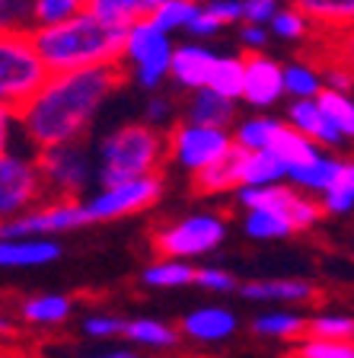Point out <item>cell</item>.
I'll list each match as a JSON object with an SVG mask.
<instances>
[{"label":"cell","instance_id":"cell-49","mask_svg":"<svg viewBox=\"0 0 354 358\" xmlns=\"http://www.w3.org/2000/svg\"><path fill=\"white\" fill-rule=\"evenodd\" d=\"M236 42L246 48V55H262L272 42V29L268 26H252V22H243L239 32H236Z\"/></svg>","mask_w":354,"mask_h":358},{"label":"cell","instance_id":"cell-6","mask_svg":"<svg viewBox=\"0 0 354 358\" xmlns=\"http://www.w3.org/2000/svg\"><path fill=\"white\" fill-rule=\"evenodd\" d=\"M223 240H227V217L217 215V211H192V215L179 217V221L156 227L154 234L156 253L185 262L217 253Z\"/></svg>","mask_w":354,"mask_h":358},{"label":"cell","instance_id":"cell-25","mask_svg":"<svg viewBox=\"0 0 354 358\" xmlns=\"http://www.w3.org/2000/svg\"><path fill=\"white\" fill-rule=\"evenodd\" d=\"M125 339L131 345H138V349L166 352L182 339V333H179L172 323L156 320V317H134V320H128V327H125Z\"/></svg>","mask_w":354,"mask_h":358},{"label":"cell","instance_id":"cell-40","mask_svg":"<svg viewBox=\"0 0 354 358\" xmlns=\"http://www.w3.org/2000/svg\"><path fill=\"white\" fill-rule=\"evenodd\" d=\"M294 358H354V343H339V339H313L303 336L294 343Z\"/></svg>","mask_w":354,"mask_h":358},{"label":"cell","instance_id":"cell-34","mask_svg":"<svg viewBox=\"0 0 354 358\" xmlns=\"http://www.w3.org/2000/svg\"><path fill=\"white\" fill-rule=\"evenodd\" d=\"M243 231L252 240H284L290 234H297L288 217L278 215V211H268V208L243 211Z\"/></svg>","mask_w":354,"mask_h":358},{"label":"cell","instance_id":"cell-14","mask_svg":"<svg viewBox=\"0 0 354 358\" xmlns=\"http://www.w3.org/2000/svg\"><path fill=\"white\" fill-rule=\"evenodd\" d=\"M217 58H221V52L211 48V42H195V38L176 42L170 80L176 83L179 90H185V93L207 90V80H211V74H214Z\"/></svg>","mask_w":354,"mask_h":358},{"label":"cell","instance_id":"cell-52","mask_svg":"<svg viewBox=\"0 0 354 358\" xmlns=\"http://www.w3.org/2000/svg\"><path fill=\"white\" fill-rule=\"evenodd\" d=\"M87 358H144V355L134 349H109V352H99V355H87Z\"/></svg>","mask_w":354,"mask_h":358},{"label":"cell","instance_id":"cell-7","mask_svg":"<svg viewBox=\"0 0 354 358\" xmlns=\"http://www.w3.org/2000/svg\"><path fill=\"white\" fill-rule=\"evenodd\" d=\"M42 58H38L32 32H3L0 36V106L20 109L45 83Z\"/></svg>","mask_w":354,"mask_h":358},{"label":"cell","instance_id":"cell-21","mask_svg":"<svg viewBox=\"0 0 354 358\" xmlns=\"http://www.w3.org/2000/svg\"><path fill=\"white\" fill-rule=\"evenodd\" d=\"M239 179H243V186L252 189L278 186V182H288V166L272 150H239Z\"/></svg>","mask_w":354,"mask_h":358},{"label":"cell","instance_id":"cell-16","mask_svg":"<svg viewBox=\"0 0 354 358\" xmlns=\"http://www.w3.org/2000/svg\"><path fill=\"white\" fill-rule=\"evenodd\" d=\"M284 122H288L294 131H300L303 138H310V141L323 150H335L345 144V138L332 128V122L325 119L319 99H294V103H288Z\"/></svg>","mask_w":354,"mask_h":358},{"label":"cell","instance_id":"cell-13","mask_svg":"<svg viewBox=\"0 0 354 358\" xmlns=\"http://www.w3.org/2000/svg\"><path fill=\"white\" fill-rule=\"evenodd\" d=\"M284 96V64L272 55H246V83H243V103L249 109H272Z\"/></svg>","mask_w":354,"mask_h":358},{"label":"cell","instance_id":"cell-33","mask_svg":"<svg viewBox=\"0 0 354 358\" xmlns=\"http://www.w3.org/2000/svg\"><path fill=\"white\" fill-rule=\"evenodd\" d=\"M272 154H278L281 160H284V166L294 170V166H303V164H310L313 157H319L323 148H316L310 138H303L300 131H294V128L284 122V125L278 128V134H274V141H272Z\"/></svg>","mask_w":354,"mask_h":358},{"label":"cell","instance_id":"cell-3","mask_svg":"<svg viewBox=\"0 0 354 358\" xmlns=\"http://www.w3.org/2000/svg\"><path fill=\"white\" fill-rule=\"evenodd\" d=\"M99 186H118L144 176H163L170 164L166 131H156L147 122H125L99 138L96 148Z\"/></svg>","mask_w":354,"mask_h":358},{"label":"cell","instance_id":"cell-5","mask_svg":"<svg viewBox=\"0 0 354 358\" xmlns=\"http://www.w3.org/2000/svg\"><path fill=\"white\" fill-rule=\"evenodd\" d=\"M36 164L48 199H87L93 182H99L96 150L87 148V141L48 148L36 154Z\"/></svg>","mask_w":354,"mask_h":358},{"label":"cell","instance_id":"cell-48","mask_svg":"<svg viewBox=\"0 0 354 358\" xmlns=\"http://www.w3.org/2000/svg\"><path fill=\"white\" fill-rule=\"evenodd\" d=\"M201 7L211 16H217L223 22V29L243 26V0H201Z\"/></svg>","mask_w":354,"mask_h":358},{"label":"cell","instance_id":"cell-10","mask_svg":"<svg viewBox=\"0 0 354 358\" xmlns=\"http://www.w3.org/2000/svg\"><path fill=\"white\" fill-rule=\"evenodd\" d=\"M89 227L80 199H45L20 217L0 224V237L16 240H58L61 234H74Z\"/></svg>","mask_w":354,"mask_h":358},{"label":"cell","instance_id":"cell-32","mask_svg":"<svg viewBox=\"0 0 354 358\" xmlns=\"http://www.w3.org/2000/svg\"><path fill=\"white\" fill-rule=\"evenodd\" d=\"M243 83H246V55H223L217 58L214 74L207 80V90H214L217 96L243 103Z\"/></svg>","mask_w":354,"mask_h":358},{"label":"cell","instance_id":"cell-35","mask_svg":"<svg viewBox=\"0 0 354 358\" xmlns=\"http://www.w3.org/2000/svg\"><path fill=\"white\" fill-rule=\"evenodd\" d=\"M198 13H201V0H166L150 13V22H156L170 36H179V32H189V26L195 22Z\"/></svg>","mask_w":354,"mask_h":358},{"label":"cell","instance_id":"cell-23","mask_svg":"<svg viewBox=\"0 0 354 358\" xmlns=\"http://www.w3.org/2000/svg\"><path fill=\"white\" fill-rule=\"evenodd\" d=\"M339 164H341V157H335V154H329V150H323L319 157H313L310 164L288 170V182H290L294 189H300V192H307V195H313V199H319L325 189L332 186L335 173H339Z\"/></svg>","mask_w":354,"mask_h":358},{"label":"cell","instance_id":"cell-1","mask_svg":"<svg viewBox=\"0 0 354 358\" xmlns=\"http://www.w3.org/2000/svg\"><path fill=\"white\" fill-rule=\"evenodd\" d=\"M125 83V67L103 64L87 71L48 74L45 83L20 106L22 138L36 154L61 144L87 141L99 112Z\"/></svg>","mask_w":354,"mask_h":358},{"label":"cell","instance_id":"cell-38","mask_svg":"<svg viewBox=\"0 0 354 358\" xmlns=\"http://www.w3.org/2000/svg\"><path fill=\"white\" fill-rule=\"evenodd\" d=\"M307 336L313 339H339V343H354V317L339 310H319L307 320Z\"/></svg>","mask_w":354,"mask_h":358},{"label":"cell","instance_id":"cell-19","mask_svg":"<svg viewBox=\"0 0 354 358\" xmlns=\"http://www.w3.org/2000/svg\"><path fill=\"white\" fill-rule=\"evenodd\" d=\"M182 122L233 131V125L239 122V103L217 96L214 90H198V93H189V103L182 109Z\"/></svg>","mask_w":354,"mask_h":358},{"label":"cell","instance_id":"cell-26","mask_svg":"<svg viewBox=\"0 0 354 358\" xmlns=\"http://www.w3.org/2000/svg\"><path fill=\"white\" fill-rule=\"evenodd\" d=\"M281 125H284V119H274L265 112H252V115H246L233 125V144L239 150H272V141Z\"/></svg>","mask_w":354,"mask_h":358},{"label":"cell","instance_id":"cell-45","mask_svg":"<svg viewBox=\"0 0 354 358\" xmlns=\"http://www.w3.org/2000/svg\"><path fill=\"white\" fill-rule=\"evenodd\" d=\"M20 141H26L20 125V109L0 106V154H16Z\"/></svg>","mask_w":354,"mask_h":358},{"label":"cell","instance_id":"cell-22","mask_svg":"<svg viewBox=\"0 0 354 358\" xmlns=\"http://www.w3.org/2000/svg\"><path fill=\"white\" fill-rule=\"evenodd\" d=\"M20 317L32 327H61L74 317V298L58 294V291H45V294H32L20 304Z\"/></svg>","mask_w":354,"mask_h":358},{"label":"cell","instance_id":"cell-42","mask_svg":"<svg viewBox=\"0 0 354 358\" xmlns=\"http://www.w3.org/2000/svg\"><path fill=\"white\" fill-rule=\"evenodd\" d=\"M32 32V0H0V36Z\"/></svg>","mask_w":354,"mask_h":358},{"label":"cell","instance_id":"cell-29","mask_svg":"<svg viewBox=\"0 0 354 358\" xmlns=\"http://www.w3.org/2000/svg\"><path fill=\"white\" fill-rule=\"evenodd\" d=\"M192 186L198 195H236V189L243 186V179H239V150L223 157L211 170L198 173L192 179Z\"/></svg>","mask_w":354,"mask_h":358},{"label":"cell","instance_id":"cell-28","mask_svg":"<svg viewBox=\"0 0 354 358\" xmlns=\"http://www.w3.org/2000/svg\"><path fill=\"white\" fill-rule=\"evenodd\" d=\"M325 90L323 80V64L316 61H290L284 64V96L294 99H319V93Z\"/></svg>","mask_w":354,"mask_h":358},{"label":"cell","instance_id":"cell-15","mask_svg":"<svg viewBox=\"0 0 354 358\" xmlns=\"http://www.w3.org/2000/svg\"><path fill=\"white\" fill-rule=\"evenodd\" d=\"M239 329V317L223 304H205V307H192L179 323V333L192 343H205V345H217L227 343L230 336Z\"/></svg>","mask_w":354,"mask_h":358},{"label":"cell","instance_id":"cell-18","mask_svg":"<svg viewBox=\"0 0 354 358\" xmlns=\"http://www.w3.org/2000/svg\"><path fill=\"white\" fill-rule=\"evenodd\" d=\"M239 294L252 304H307V301L316 298V288H313L307 278H256V282L239 285Z\"/></svg>","mask_w":354,"mask_h":358},{"label":"cell","instance_id":"cell-47","mask_svg":"<svg viewBox=\"0 0 354 358\" xmlns=\"http://www.w3.org/2000/svg\"><path fill=\"white\" fill-rule=\"evenodd\" d=\"M284 7V0H243V22L252 26H272L278 10Z\"/></svg>","mask_w":354,"mask_h":358},{"label":"cell","instance_id":"cell-27","mask_svg":"<svg viewBox=\"0 0 354 358\" xmlns=\"http://www.w3.org/2000/svg\"><path fill=\"white\" fill-rule=\"evenodd\" d=\"M195 275H198V266L185 259H170V256H160L154 259L144 272H140V282L147 288H185V285H195Z\"/></svg>","mask_w":354,"mask_h":358},{"label":"cell","instance_id":"cell-24","mask_svg":"<svg viewBox=\"0 0 354 358\" xmlns=\"http://www.w3.org/2000/svg\"><path fill=\"white\" fill-rule=\"evenodd\" d=\"M252 333L262 339H278V343H297L307 336V317L288 307H274L252 317Z\"/></svg>","mask_w":354,"mask_h":358},{"label":"cell","instance_id":"cell-17","mask_svg":"<svg viewBox=\"0 0 354 358\" xmlns=\"http://www.w3.org/2000/svg\"><path fill=\"white\" fill-rule=\"evenodd\" d=\"M290 3L313 22L319 42L354 29V0H290Z\"/></svg>","mask_w":354,"mask_h":358},{"label":"cell","instance_id":"cell-12","mask_svg":"<svg viewBox=\"0 0 354 358\" xmlns=\"http://www.w3.org/2000/svg\"><path fill=\"white\" fill-rule=\"evenodd\" d=\"M236 201H239V208L243 211H252V208H268V211H278V215H284L290 224H294V231H313L319 221H323V205H319V199H313V195L300 192V189H294L290 182H278V186H243L236 189L233 195Z\"/></svg>","mask_w":354,"mask_h":358},{"label":"cell","instance_id":"cell-53","mask_svg":"<svg viewBox=\"0 0 354 358\" xmlns=\"http://www.w3.org/2000/svg\"><path fill=\"white\" fill-rule=\"evenodd\" d=\"M16 333V323H13V317H7V313L0 310V339H10V336Z\"/></svg>","mask_w":354,"mask_h":358},{"label":"cell","instance_id":"cell-41","mask_svg":"<svg viewBox=\"0 0 354 358\" xmlns=\"http://www.w3.org/2000/svg\"><path fill=\"white\" fill-rule=\"evenodd\" d=\"M125 327H128L125 317L112 310H93L80 323L83 336H89V339H115V336H125Z\"/></svg>","mask_w":354,"mask_h":358},{"label":"cell","instance_id":"cell-46","mask_svg":"<svg viewBox=\"0 0 354 358\" xmlns=\"http://www.w3.org/2000/svg\"><path fill=\"white\" fill-rule=\"evenodd\" d=\"M323 80L325 90H339V93H354V71L335 58L323 61Z\"/></svg>","mask_w":354,"mask_h":358},{"label":"cell","instance_id":"cell-30","mask_svg":"<svg viewBox=\"0 0 354 358\" xmlns=\"http://www.w3.org/2000/svg\"><path fill=\"white\" fill-rule=\"evenodd\" d=\"M323 215L332 217H345L354 211V157H341L339 173H335L332 186L319 195Z\"/></svg>","mask_w":354,"mask_h":358},{"label":"cell","instance_id":"cell-8","mask_svg":"<svg viewBox=\"0 0 354 358\" xmlns=\"http://www.w3.org/2000/svg\"><path fill=\"white\" fill-rule=\"evenodd\" d=\"M166 144H170V164L176 170L198 176V173L211 170L221 164L223 157L236 150L233 131L227 128H207V125H192V122H179L176 128L166 131Z\"/></svg>","mask_w":354,"mask_h":358},{"label":"cell","instance_id":"cell-37","mask_svg":"<svg viewBox=\"0 0 354 358\" xmlns=\"http://www.w3.org/2000/svg\"><path fill=\"white\" fill-rule=\"evenodd\" d=\"M272 38H281V42H310V38H316V29H313V22L307 20V16L300 13V10L294 7V3H284V7L278 10V16L272 20Z\"/></svg>","mask_w":354,"mask_h":358},{"label":"cell","instance_id":"cell-43","mask_svg":"<svg viewBox=\"0 0 354 358\" xmlns=\"http://www.w3.org/2000/svg\"><path fill=\"white\" fill-rule=\"evenodd\" d=\"M176 99L163 96V93H150L147 103H144V122L147 125H154L156 131H170V128H176Z\"/></svg>","mask_w":354,"mask_h":358},{"label":"cell","instance_id":"cell-31","mask_svg":"<svg viewBox=\"0 0 354 358\" xmlns=\"http://www.w3.org/2000/svg\"><path fill=\"white\" fill-rule=\"evenodd\" d=\"M87 13L121 32L131 29L134 22H140L144 16H150L144 0H87Z\"/></svg>","mask_w":354,"mask_h":358},{"label":"cell","instance_id":"cell-44","mask_svg":"<svg viewBox=\"0 0 354 358\" xmlns=\"http://www.w3.org/2000/svg\"><path fill=\"white\" fill-rule=\"evenodd\" d=\"M195 285H198L201 291H211V294H230V291H239V282L221 266H198Z\"/></svg>","mask_w":354,"mask_h":358},{"label":"cell","instance_id":"cell-20","mask_svg":"<svg viewBox=\"0 0 354 358\" xmlns=\"http://www.w3.org/2000/svg\"><path fill=\"white\" fill-rule=\"evenodd\" d=\"M61 240H16L0 237V268H38L61 259Z\"/></svg>","mask_w":354,"mask_h":358},{"label":"cell","instance_id":"cell-2","mask_svg":"<svg viewBox=\"0 0 354 358\" xmlns=\"http://www.w3.org/2000/svg\"><path fill=\"white\" fill-rule=\"evenodd\" d=\"M32 45H36L48 74H67V71L121 64L125 32L112 29L83 10L80 16L61 22V26L32 29Z\"/></svg>","mask_w":354,"mask_h":358},{"label":"cell","instance_id":"cell-50","mask_svg":"<svg viewBox=\"0 0 354 358\" xmlns=\"http://www.w3.org/2000/svg\"><path fill=\"white\" fill-rule=\"evenodd\" d=\"M221 32H223V22L201 7V13L195 16V22L189 26V32H185V36L195 38V42H211V38H217Z\"/></svg>","mask_w":354,"mask_h":358},{"label":"cell","instance_id":"cell-4","mask_svg":"<svg viewBox=\"0 0 354 358\" xmlns=\"http://www.w3.org/2000/svg\"><path fill=\"white\" fill-rule=\"evenodd\" d=\"M172 42L170 32H163L150 16L134 22L131 29H125V55H121V67H128L131 80L147 93H160L163 83H170L172 71Z\"/></svg>","mask_w":354,"mask_h":358},{"label":"cell","instance_id":"cell-51","mask_svg":"<svg viewBox=\"0 0 354 358\" xmlns=\"http://www.w3.org/2000/svg\"><path fill=\"white\" fill-rule=\"evenodd\" d=\"M325 48H329V58L341 61L354 71V29L345 32V36H335V38H325Z\"/></svg>","mask_w":354,"mask_h":358},{"label":"cell","instance_id":"cell-54","mask_svg":"<svg viewBox=\"0 0 354 358\" xmlns=\"http://www.w3.org/2000/svg\"><path fill=\"white\" fill-rule=\"evenodd\" d=\"M144 3H147V13H154V10L160 7V3H166V0H144Z\"/></svg>","mask_w":354,"mask_h":358},{"label":"cell","instance_id":"cell-36","mask_svg":"<svg viewBox=\"0 0 354 358\" xmlns=\"http://www.w3.org/2000/svg\"><path fill=\"white\" fill-rule=\"evenodd\" d=\"M319 106H323L325 119L332 122V128L348 141H354V93H339V90H323L319 93Z\"/></svg>","mask_w":354,"mask_h":358},{"label":"cell","instance_id":"cell-11","mask_svg":"<svg viewBox=\"0 0 354 358\" xmlns=\"http://www.w3.org/2000/svg\"><path fill=\"white\" fill-rule=\"evenodd\" d=\"M45 182L36 157L0 154V224L20 217L22 211L45 201Z\"/></svg>","mask_w":354,"mask_h":358},{"label":"cell","instance_id":"cell-9","mask_svg":"<svg viewBox=\"0 0 354 358\" xmlns=\"http://www.w3.org/2000/svg\"><path fill=\"white\" fill-rule=\"evenodd\" d=\"M163 176H144L131 179V182H118V186H96L83 201V215L89 224H105L118 221V217H131L140 211L154 208L163 199Z\"/></svg>","mask_w":354,"mask_h":358},{"label":"cell","instance_id":"cell-39","mask_svg":"<svg viewBox=\"0 0 354 358\" xmlns=\"http://www.w3.org/2000/svg\"><path fill=\"white\" fill-rule=\"evenodd\" d=\"M87 10V0H32V29H48L74 20Z\"/></svg>","mask_w":354,"mask_h":358}]
</instances>
